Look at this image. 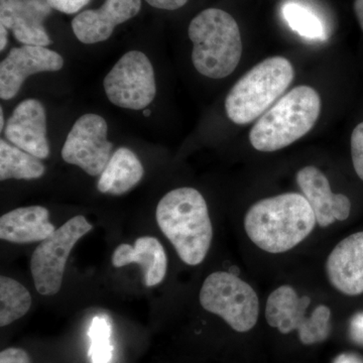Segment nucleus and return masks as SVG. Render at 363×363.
I'll return each mask as SVG.
<instances>
[{"mask_svg": "<svg viewBox=\"0 0 363 363\" xmlns=\"http://www.w3.org/2000/svg\"><path fill=\"white\" fill-rule=\"evenodd\" d=\"M49 217V210L42 206L11 210L0 218V238L18 245L45 240L56 230Z\"/></svg>", "mask_w": 363, "mask_h": 363, "instance_id": "nucleus-18", "label": "nucleus"}, {"mask_svg": "<svg viewBox=\"0 0 363 363\" xmlns=\"http://www.w3.org/2000/svg\"><path fill=\"white\" fill-rule=\"evenodd\" d=\"M90 1L91 0H47L52 9L66 14L77 13Z\"/></svg>", "mask_w": 363, "mask_h": 363, "instance_id": "nucleus-25", "label": "nucleus"}, {"mask_svg": "<svg viewBox=\"0 0 363 363\" xmlns=\"http://www.w3.org/2000/svg\"><path fill=\"white\" fill-rule=\"evenodd\" d=\"M104 86L111 104L121 108L142 111L156 97L154 67L143 52H126L107 74Z\"/></svg>", "mask_w": 363, "mask_h": 363, "instance_id": "nucleus-9", "label": "nucleus"}, {"mask_svg": "<svg viewBox=\"0 0 363 363\" xmlns=\"http://www.w3.org/2000/svg\"><path fill=\"white\" fill-rule=\"evenodd\" d=\"M296 180L320 226L327 227L336 220L344 221L350 217V198L343 194H334L328 179L316 167L301 169Z\"/></svg>", "mask_w": 363, "mask_h": 363, "instance_id": "nucleus-15", "label": "nucleus"}, {"mask_svg": "<svg viewBox=\"0 0 363 363\" xmlns=\"http://www.w3.org/2000/svg\"><path fill=\"white\" fill-rule=\"evenodd\" d=\"M189 38L193 43L196 70L211 79L230 75L240 64L242 42L233 16L219 9H207L191 21Z\"/></svg>", "mask_w": 363, "mask_h": 363, "instance_id": "nucleus-4", "label": "nucleus"}, {"mask_svg": "<svg viewBox=\"0 0 363 363\" xmlns=\"http://www.w3.org/2000/svg\"><path fill=\"white\" fill-rule=\"evenodd\" d=\"M294 77L292 63L284 57L260 62L229 91L225 100L227 116L238 125L252 123L283 96Z\"/></svg>", "mask_w": 363, "mask_h": 363, "instance_id": "nucleus-5", "label": "nucleus"}, {"mask_svg": "<svg viewBox=\"0 0 363 363\" xmlns=\"http://www.w3.org/2000/svg\"><path fill=\"white\" fill-rule=\"evenodd\" d=\"M30 306L32 296L25 286L9 277H0V326L25 316Z\"/></svg>", "mask_w": 363, "mask_h": 363, "instance_id": "nucleus-21", "label": "nucleus"}, {"mask_svg": "<svg viewBox=\"0 0 363 363\" xmlns=\"http://www.w3.org/2000/svg\"><path fill=\"white\" fill-rule=\"evenodd\" d=\"M45 167L40 159L6 140H0V180H35L42 178Z\"/></svg>", "mask_w": 363, "mask_h": 363, "instance_id": "nucleus-20", "label": "nucleus"}, {"mask_svg": "<svg viewBox=\"0 0 363 363\" xmlns=\"http://www.w3.org/2000/svg\"><path fill=\"white\" fill-rule=\"evenodd\" d=\"M108 126L98 114L81 116L72 126L62 149V157L92 177L101 175L111 157L113 145L107 140Z\"/></svg>", "mask_w": 363, "mask_h": 363, "instance_id": "nucleus-10", "label": "nucleus"}, {"mask_svg": "<svg viewBox=\"0 0 363 363\" xmlns=\"http://www.w3.org/2000/svg\"><path fill=\"white\" fill-rule=\"evenodd\" d=\"M0 35H1V39H0V51H4L6 48L7 45V28L6 26L0 25Z\"/></svg>", "mask_w": 363, "mask_h": 363, "instance_id": "nucleus-31", "label": "nucleus"}, {"mask_svg": "<svg viewBox=\"0 0 363 363\" xmlns=\"http://www.w3.org/2000/svg\"><path fill=\"white\" fill-rule=\"evenodd\" d=\"M52 9L47 0H0V23L21 44L47 47L52 40L45 21Z\"/></svg>", "mask_w": 363, "mask_h": 363, "instance_id": "nucleus-12", "label": "nucleus"}, {"mask_svg": "<svg viewBox=\"0 0 363 363\" xmlns=\"http://www.w3.org/2000/svg\"><path fill=\"white\" fill-rule=\"evenodd\" d=\"M331 285L347 296L363 294V231L338 243L326 262Z\"/></svg>", "mask_w": 363, "mask_h": 363, "instance_id": "nucleus-16", "label": "nucleus"}, {"mask_svg": "<svg viewBox=\"0 0 363 363\" xmlns=\"http://www.w3.org/2000/svg\"><path fill=\"white\" fill-rule=\"evenodd\" d=\"M353 9H354L355 16H357L358 23L363 32V0H354Z\"/></svg>", "mask_w": 363, "mask_h": 363, "instance_id": "nucleus-30", "label": "nucleus"}, {"mask_svg": "<svg viewBox=\"0 0 363 363\" xmlns=\"http://www.w3.org/2000/svg\"><path fill=\"white\" fill-rule=\"evenodd\" d=\"M92 228L84 216L78 215L40 241L30 259L33 283L40 295L54 296L60 292L72 250Z\"/></svg>", "mask_w": 363, "mask_h": 363, "instance_id": "nucleus-8", "label": "nucleus"}, {"mask_svg": "<svg viewBox=\"0 0 363 363\" xmlns=\"http://www.w3.org/2000/svg\"><path fill=\"white\" fill-rule=\"evenodd\" d=\"M350 334L355 343L363 346V312L357 313L351 319Z\"/></svg>", "mask_w": 363, "mask_h": 363, "instance_id": "nucleus-27", "label": "nucleus"}, {"mask_svg": "<svg viewBox=\"0 0 363 363\" xmlns=\"http://www.w3.org/2000/svg\"><path fill=\"white\" fill-rule=\"evenodd\" d=\"M199 300L206 311L221 317L233 330L241 333L252 329L259 319L257 293L233 272H216L208 276Z\"/></svg>", "mask_w": 363, "mask_h": 363, "instance_id": "nucleus-6", "label": "nucleus"}, {"mask_svg": "<svg viewBox=\"0 0 363 363\" xmlns=\"http://www.w3.org/2000/svg\"><path fill=\"white\" fill-rule=\"evenodd\" d=\"M157 225L189 266H198L206 257L213 238L207 203L194 188L169 191L156 210Z\"/></svg>", "mask_w": 363, "mask_h": 363, "instance_id": "nucleus-2", "label": "nucleus"}, {"mask_svg": "<svg viewBox=\"0 0 363 363\" xmlns=\"http://www.w3.org/2000/svg\"><path fill=\"white\" fill-rule=\"evenodd\" d=\"M63 66V57L48 48L26 45L13 48L0 64V97L13 99L30 76L59 71Z\"/></svg>", "mask_w": 363, "mask_h": 363, "instance_id": "nucleus-11", "label": "nucleus"}, {"mask_svg": "<svg viewBox=\"0 0 363 363\" xmlns=\"http://www.w3.org/2000/svg\"><path fill=\"white\" fill-rule=\"evenodd\" d=\"M9 143L40 160L49 157L47 116L44 105L37 99H26L14 109L4 128Z\"/></svg>", "mask_w": 363, "mask_h": 363, "instance_id": "nucleus-13", "label": "nucleus"}, {"mask_svg": "<svg viewBox=\"0 0 363 363\" xmlns=\"http://www.w3.org/2000/svg\"><path fill=\"white\" fill-rule=\"evenodd\" d=\"M310 304L311 298L300 297L292 286H279L267 298V323L283 334L297 330L305 345L323 342L330 334V309L320 305L311 315H307Z\"/></svg>", "mask_w": 363, "mask_h": 363, "instance_id": "nucleus-7", "label": "nucleus"}, {"mask_svg": "<svg viewBox=\"0 0 363 363\" xmlns=\"http://www.w3.org/2000/svg\"><path fill=\"white\" fill-rule=\"evenodd\" d=\"M4 109L0 108V130H4Z\"/></svg>", "mask_w": 363, "mask_h": 363, "instance_id": "nucleus-32", "label": "nucleus"}, {"mask_svg": "<svg viewBox=\"0 0 363 363\" xmlns=\"http://www.w3.org/2000/svg\"><path fill=\"white\" fill-rule=\"evenodd\" d=\"M111 262L116 267L130 264H140L143 281L147 286H155L164 281L168 267V259L161 242L152 236H142L135 245L123 243L112 255Z\"/></svg>", "mask_w": 363, "mask_h": 363, "instance_id": "nucleus-17", "label": "nucleus"}, {"mask_svg": "<svg viewBox=\"0 0 363 363\" xmlns=\"http://www.w3.org/2000/svg\"><path fill=\"white\" fill-rule=\"evenodd\" d=\"M92 344L89 357L92 363H109L112 358L111 327L105 318L95 317L89 329Z\"/></svg>", "mask_w": 363, "mask_h": 363, "instance_id": "nucleus-23", "label": "nucleus"}, {"mask_svg": "<svg viewBox=\"0 0 363 363\" xmlns=\"http://www.w3.org/2000/svg\"><path fill=\"white\" fill-rule=\"evenodd\" d=\"M351 157L355 172L363 181V123L358 124L351 135Z\"/></svg>", "mask_w": 363, "mask_h": 363, "instance_id": "nucleus-24", "label": "nucleus"}, {"mask_svg": "<svg viewBox=\"0 0 363 363\" xmlns=\"http://www.w3.org/2000/svg\"><path fill=\"white\" fill-rule=\"evenodd\" d=\"M312 207L297 193L267 198L253 204L245 218V229L257 247L269 253L289 252L314 230Z\"/></svg>", "mask_w": 363, "mask_h": 363, "instance_id": "nucleus-1", "label": "nucleus"}, {"mask_svg": "<svg viewBox=\"0 0 363 363\" xmlns=\"http://www.w3.org/2000/svg\"><path fill=\"white\" fill-rule=\"evenodd\" d=\"M140 9L142 0H105L100 9L77 14L72 21V30L83 44L104 42L117 26L135 18Z\"/></svg>", "mask_w": 363, "mask_h": 363, "instance_id": "nucleus-14", "label": "nucleus"}, {"mask_svg": "<svg viewBox=\"0 0 363 363\" xmlns=\"http://www.w3.org/2000/svg\"><path fill=\"white\" fill-rule=\"evenodd\" d=\"M283 14L290 28L303 38L309 40H323L326 38L323 23L307 7L297 4H286Z\"/></svg>", "mask_w": 363, "mask_h": 363, "instance_id": "nucleus-22", "label": "nucleus"}, {"mask_svg": "<svg viewBox=\"0 0 363 363\" xmlns=\"http://www.w3.org/2000/svg\"><path fill=\"white\" fill-rule=\"evenodd\" d=\"M150 6L164 11H176L187 4L188 0H145Z\"/></svg>", "mask_w": 363, "mask_h": 363, "instance_id": "nucleus-28", "label": "nucleus"}, {"mask_svg": "<svg viewBox=\"0 0 363 363\" xmlns=\"http://www.w3.org/2000/svg\"><path fill=\"white\" fill-rule=\"evenodd\" d=\"M143 172L142 162L135 152L128 147H119L100 175L98 190L104 194H125L140 183Z\"/></svg>", "mask_w": 363, "mask_h": 363, "instance_id": "nucleus-19", "label": "nucleus"}, {"mask_svg": "<svg viewBox=\"0 0 363 363\" xmlns=\"http://www.w3.org/2000/svg\"><path fill=\"white\" fill-rule=\"evenodd\" d=\"M333 363H363V359L352 353H343L339 355Z\"/></svg>", "mask_w": 363, "mask_h": 363, "instance_id": "nucleus-29", "label": "nucleus"}, {"mask_svg": "<svg viewBox=\"0 0 363 363\" xmlns=\"http://www.w3.org/2000/svg\"><path fill=\"white\" fill-rule=\"evenodd\" d=\"M320 112L319 93L310 86H297L259 117L250 130V142L259 152L284 149L314 128Z\"/></svg>", "mask_w": 363, "mask_h": 363, "instance_id": "nucleus-3", "label": "nucleus"}, {"mask_svg": "<svg viewBox=\"0 0 363 363\" xmlns=\"http://www.w3.org/2000/svg\"><path fill=\"white\" fill-rule=\"evenodd\" d=\"M0 363H30V359L25 350L11 347L1 351Z\"/></svg>", "mask_w": 363, "mask_h": 363, "instance_id": "nucleus-26", "label": "nucleus"}]
</instances>
